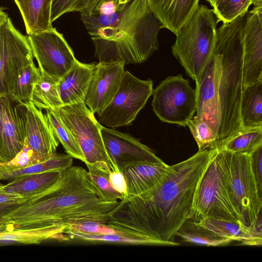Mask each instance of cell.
<instances>
[{"label":"cell","instance_id":"obj_4","mask_svg":"<svg viewBox=\"0 0 262 262\" xmlns=\"http://www.w3.org/2000/svg\"><path fill=\"white\" fill-rule=\"evenodd\" d=\"M248 11L230 23H223L216 29L214 50L221 55L219 87L221 120L214 146L217 149L243 127L239 109L243 91L244 28Z\"/></svg>","mask_w":262,"mask_h":262},{"label":"cell","instance_id":"obj_42","mask_svg":"<svg viewBox=\"0 0 262 262\" xmlns=\"http://www.w3.org/2000/svg\"><path fill=\"white\" fill-rule=\"evenodd\" d=\"M110 180L116 190L123 194L124 198L127 196L126 183L121 172L111 170L110 173Z\"/></svg>","mask_w":262,"mask_h":262},{"label":"cell","instance_id":"obj_47","mask_svg":"<svg viewBox=\"0 0 262 262\" xmlns=\"http://www.w3.org/2000/svg\"><path fill=\"white\" fill-rule=\"evenodd\" d=\"M130 1V0H119L118 4L115 7V9L120 8L121 6L126 4V3Z\"/></svg>","mask_w":262,"mask_h":262},{"label":"cell","instance_id":"obj_43","mask_svg":"<svg viewBox=\"0 0 262 262\" xmlns=\"http://www.w3.org/2000/svg\"><path fill=\"white\" fill-rule=\"evenodd\" d=\"M30 198H24L18 194L2 190L0 185V205L17 204L26 202Z\"/></svg>","mask_w":262,"mask_h":262},{"label":"cell","instance_id":"obj_49","mask_svg":"<svg viewBox=\"0 0 262 262\" xmlns=\"http://www.w3.org/2000/svg\"><path fill=\"white\" fill-rule=\"evenodd\" d=\"M217 1L218 0H206V1L208 2L212 7L214 4V3Z\"/></svg>","mask_w":262,"mask_h":262},{"label":"cell","instance_id":"obj_15","mask_svg":"<svg viewBox=\"0 0 262 262\" xmlns=\"http://www.w3.org/2000/svg\"><path fill=\"white\" fill-rule=\"evenodd\" d=\"M105 148L115 171H121L127 165L142 161H163L139 139L109 127L101 126Z\"/></svg>","mask_w":262,"mask_h":262},{"label":"cell","instance_id":"obj_29","mask_svg":"<svg viewBox=\"0 0 262 262\" xmlns=\"http://www.w3.org/2000/svg\"><path fill=\"white\" fill-rule=\"evenodd\" d=\"M261 145L262 126L243 127L227 139L217 149H224L233 153L250 155Z\"/></svg>","mask_w":262,"mask_h":262},{"label":"cell","instance_id":"obj_34","mask_svg":"<svg viewBox=\"0 0 262 262\" xmlns=\"http://www.w3.org/2000/svg\"><path fill=\"white\" fill-rule=\"evenodd\" d=\"M71 237L90 242H106L134 245L166 246L164 243L149 237L144 236H132L117 231L111 233L101 235L75 234Z\"/></svg>","mask_w":262,"mask_h":262},{"label":"cell","instance_id":"obj_44","mask_svg":"<svg viewBox=\"0 0 262 262\" xmlns=\"http://www.w3.org/2000/svg\"><path fill=\"white\" fill-rule=\"evenodd\" d=\"M8 17V14L4 11V8L0 7V26H1Z\"/></svg>","mask_w":262,"mask_h":262},{"label":"cell","instance_id":"obj_45","mask_svg":"<svg viewBox=\"0 0 262 262\" xmlns=\"http://www.w3.org/2000/svg\"><path fill=\"white\" fill-rule=\"evenodd\" d=\"M118 1H119V0H101L99 8L102 5L106 4L107 3H111V4H113L115 8L118 4Z\"/></svg>","mask_w":262,"mask_h":262},{"label":"cell","instance_id":"obj_41","mask_svg":"<svg viewBox=\"0 0 262 262\" xmlns=\"http://www.w3.org/2000/svg\"><path fill=\"white\" fill-rule=\"evenodd\" d=\"M20 204L0 205V229H14L10 214Z\"/></svg>","mask_w":262,"mask_h":262},{"label":"cell","instance_id":"obj_39","mask_svg":"<svg viewBox=\"0 0 262 262\" xmlns=\"http://www.w3.org/2000/svg\"><path fill=\"white\" fill-rule=\"evenodd\" d=\"M36 163L38 162L34 152L26 139L21 150L11 161L3 163L7 172L22 169Z\"/></svg>","mask_w":262,"mask_h":262},{"label":"cell","instance_id":"obj_17","mask_svg":"<svg viewBox=\"0 0 262 262\" xmlns=\"http://www.w3.org/2000/svg\"><path fill=\"white\" fill-rule=\"evenodd\" d=\"M262 80V9L247 12L244 34L243 89Z\"/></svg>","mask_w":262,"mask_h":262},{"label":"cell","instance_id":"obj_7","mask_svg":"<svg viewBox=\"0 0 262 262\" xmlns=\"http://www.w3.org/2000/svg\"><path fill=\"white\" fill-rule=\"evenodd\" d=\"M212 150L210 161L196 188L190 219L195 222L213 218L243 223L229 196L222 150Z\"/></svg>","mask_w":262,"mask_h":262},{"label":"cell","instance_id":"obj_35","mask_svg":"<svg viewBox=\"0 0 262 262\" xmlns=\"http://www.w3.org/2000/svg\"><path fill=\"white\" fill-rule=\"evenodd\" d=\"M101 0H52L51 21L56 20L63 14L71 12L80 14L91 13L99 8Z\"/></svg>","mask_w":262,"mask_h":262},{"label":"cell","instance_id":"obj_37","mask_svg":"<svg viewBox=\"0 0 262 262\" xmlns=\"http://www.w3.org/2000/svg\"><path fill=\"white\" fill-rule=\"evenodd\" d=\"M197 143L199 150L213 148L217 140V135L205 121L193 117L186 124Z\"/></svg>","mask_w":262,"mask_h":262},{"label":"cell","instance_id":"obj_31","mask_svg":"<svg viewBox=\"0 0 262 262\" xmlns=\"http://www.w3.org/2000/svg\"><path fill=\"white\" fill-rule=\"evenodd\" d=\"M41 74L34 62L20 69L13 82L10 97L18 103L31 101L33 89Z\"/></svg>","mask_w":262,"mask_h":262},{"label":"cell","instance_id":"obj_32","mask_svg":"<svg viewBox=\"0 0 262 262\" xmlns=\"http://www.w3.org/2000/svg\"><path fill=\"white\" fill-rule=\"evenodd\" d=\"M46 114L57 138L67 153L85 163V158L76 139L55 110H46Z\"/></svg>","mask_w":262,"mask_h":262},{"label":"cell","instance_id":"obj_30","mask_svg":"<svg viewBox=\"0 0 262 262\" xmlns=\"http://www.w3.org/2000/svg\"><path fill=\"white\" fill-rule=\"evenodd\" d=\"M73 158L69 154L55 152L49 159L27 167L0 174V180L50 171H62L72 166Z\"/></svg>","mask_w":262,"mask_h":262},{"label":"cell","instance_id":"obj_21","mask_svg":"<svg viewBox=\"0 0 262 262\" xmlns=\"http://www.w3.org/2000/svg\"><path fill=\"white\" fill-rule=\"evenodd\" d=\"M148 6L158 18L162 28L176 35L199 5L200 0H147Z\"/></svg>","mask_w":262,"mask_h":262},{"label":"cell","instance_id":"obj_28","mask_svg":"<svg viewBox=\"0 0 262 262\" xmlns=\"http://www.w3.org/2000/svg\"><path fill=\"white\" fill-rule=\"evenodd\" d=\"M176 236L186 242L206 246H224L233 241L213 233L191 219L184 222Z\"/></svg>","mask_w":262,"mask_h":262},{"label":"cell","instance_id":"obj_25","mask_svg":"<svg viewBox=\"0 0 262 262\" xmlns=\"http://www.w3.org/2000/svg\"><path fill=\"white\" fill-rule=\"evenodd\" d=\"M239 113L243 127L262 126V80L243 89Z\"/></svg>","mask_w":262,"mask_h":262},{"label":"cell","instance_id":"obj_5","mask_svg":"<svg viewBox=\"0 0 262 262\" xmlns=\"http://www.w3.org/2000/svg\"><path fill=\"white\" fill-rule=\"evenodd\" d=\"M219 21L213 9L199 5L176 35L172 53L195 83L212 57Z\"/></svg>","mask_w":262,"mask_h":262},{"label":"cell","instance_id":"obj_9","mask_svg":"<svg viewBox=\"0 0 262 262\" xmlns=\"http://www.w3.org/2000/svg\"><path fill=\"white\" fill-rule=\"evenodd\" d=\"M152 109L162 122L186 126L196 112V93L182 74L167 77L153 90Z\"/></svg>","mask_w":262,"mask_h":262},{"label":"cell","instance_id":"obj_23","mask_svg":"<svg viewBox=\"0 0 262 262\" xmlns=\"http://www.w3.org/2000/svg\"><path fill=\"white\" fill-rule=\"evenodd\" d=\"M62 172L50 171L21 176L6 185H1V188L24 198H31L52 187L61 178Z\"/></svg>","mask_w":262,"mask_h":262},{"label":"cell","instance_id":"obj_38","mask_svg":"<svg viewBox=\"0 0 262 262\" xmlns=\"http://www.w3.org/2000/svg\"><path fill=\"white\" fill-rule=\"evenodd\" d=\"M115 232L105 224L96 221H85L70 225L66 229L64 233L71 237L75 234L101 235Z\"/></svg>","mask_w":262,"mask_h":262},{"label":"cell","instance_id":"obj_40","mask_svg":"<svg viewBox=\"0 0 262 262\" xmlns=\"http://www.w3.org/2000/svg\"><path fill=\"white\" fill-rule=\"evenodd\" d=\"M251 170L259 195L262 197V145L250 154Z\"/></svg>","mask_w":262,"mask_h":262},{"label":"cell","instance_id":"obj_27","mask_svg":"<svg viewBox=\"0 0 262 262\" xmlns=\"http://www.w3.org/2000/svg\"><path fill=\"white\" fill-rule=\"evenodd\" d=\"M59 80L41 74L32 94L31 102L39 110L55 109L63 105L57 82Z\"/></svg>","mask_w":262,"mask_h":262},{"label":"cell","instance_id":"obj_26","mask_svg":"<svg viewBox=\"0 0 262 262\" xmlns=\"http://www.w3.org/2000/svg\"><path fill=\"white\" fill-rule=\"evenodd\" d=\"M55 238L60 241L68 239L54 226L30 229H12L0 232V241L15 242L23 244H38L44 240Z\"/></svg>","mask_w":262,"mask_h":262},{"label":"cell","instance_id":"obj_8","mask_svg":"<svg viewBox=\"0 0 262 262\" xmlns=\"http://www.w3.org/2000/svg\"><path fill=\"white\" fill-rule=\"evenodd\" d=\"M54 110L76 139L85 164H105L114 171L102 140L101 125L85 102L62 105Z\"/></svg>","mask_w":262,"mask_h":262},{"label":"cell","instance_id":"obj_36","mask_svg":"<svg viewBox=\"0 0 262 262\" xmlns=\"http://www.w3.org/2000/svg\"><path fill=\"white\" fill-rule=\"evenodd\" d=\"M252 0H218L213 5V11L219 21L228 23L247 12Z\"/></svg>","mask_w":262,"mask_h":262},{"label":"cell","instance_id":"obj_11","mask_svg":"<svg viewBox=\"0 0 262 262\" xmlns=\"http://www.w3.org/2000/svg\"><path fill=\"white\" fill-rule=\"evenodd\" d=\"M28 38L41 74L59 80L77 61L63 35L56 28L28 34Z\"/></svg>","mask_w":262,"mask_h":262},{"label":"cell","instance_id":"obj_46","mask_svg":"<svg viewBox=\"0 0 262 262\" xmlns=\"http://www.w3.org/2000/svg\"><path fill=\"white\" fill-rule=\"evenodd\" d=\"M252 5L257 9H262V0H252Z\"/></svg>","mask_w":262,"mask_h":262},{"label":"cell","instance_id":"obj_10","mask_svg":"<svg viewBox=\"0 0 262 262\" xmlns=\"http://www.w3.org/2000/svg\"><path fill=\"white\" fill-rule=\"evenodd\" d=\"M153 90L151 79L141 80L124 71L114 98L97 113L98 121L109 128L131 124L152 94Z\"/></svg>","mask_w":262,"mask_h":262},{"label":"cell","instance_id":"obj_19","mask_svg":"<svg viewBox=\"0 0 262 262\" xmlns=\"http://www.w3.org/2000/svg\"><path fill=\"white\" fill-rule=\"evenodd\" d=\"M170 169V166L163 161H142L126 165L121 171L126 183V196L138 195L153 188Z\"/></svg>","mask_w":262,"mask_h":262},{"label":"cell","instance_id":"obj_1","mask_svg":"<svg viewBox=\"0 0 262 262\" xmlns=\"http://www.w3.org/2000/svg\"><path fill=\"white\" fill-rule=\"evenodd\" d=\"M212 149L198 151L170 166L155 187L125 197L107 215L106 225L115 231L149 237L178 246L177 232L191 217L195 191L211 157Z\"/></svg>","mask_w":262,"mask_h":262},{"label":"cell","instance_id":"obj_2","mask_svg":"<svg viewBox=\"0 0 262 262\" xmlns=\"http://www.w3.org/2000/svg\"><path fill=\"white\" fill-rule=\"evenodd\" d=\"M118 202L103 199L88 171L72 166L52 187L21 203L10 217L15 229L54 226L64 233L70 225L82 221L106 224L108 214Z\"/></svg>","mask_w":262,"mask_h":262},{"label":"cell","instance_id":"obj_24","mask_svg":"<svg viewBox=\"0 0 262 262\" xmlns=\"http://www.w3.org/2000/svg\"><path fill=\"white\" fill-rule=\"evenodd\" d=\"M23 17L27 33H38L53 28L52 0H14Z\"/></svg>","mask_w":262,"mask_h":262},{"label":"cell","instance_id":"obj_20","mask_svg":"<svg viewBox=\"0 0 262 262\" xmlns=\"http://www.w3.org/2000/svg\"><path fill=\"white\" fill-rule=\"evenodd\" d=\"M95 65L77 60L58 81V90L63 105L85 102Z\"/></svg>","mask_w":262,"mask_h":262},{"label":"cell","instance_id":"obj_16","mask_svg":"<svg viewBox=\"0 0 262 262\" xmlns=\"http://www.w3.org/2000/svg\"><path fill=\"white\" fill-rule=\"evenodd\" d=\"M120 61L100 62L95 66L85 103L94 114L104 109L117 92L124 72Z\"/></svg>","mask_w":262,"mask_h":262},{"label":"cell","instance_id":"obj_6","mask_svg":"<svg viewBox=\"0 0 262 262\" xmlns=\"http://www.w3.org/2000/svg\"><path fill=\"white\" fill-rule=\"evenodd\" d=\"M222 150L228 192L243 223L261 232L262 197L251 170L250 156Z\"/></svg>","mask_w":262,"mask_h":262},{"label":"cell","instance_id":"obj_14","mask_svg":"<svg viewBox=\"0 0 262 262\" xmlns=\"http://www.w3.org/2000/svg\"><path fill=\"white\" fill-rule=\"evenodd\" d=\"M14 102L8 95H0V163L11 161L25 143V106Z\"/></svg>","mask_w":262,"mask_h":262},{"label":"cell","instance_id":"obj_3","mask_svg":"<svg viewBox=\"0 0 262 262\" xmlns=\"http://www.w3.org/2000/svg\"><path fill=\"white\" fill-rule=\"evenodd\" d=\"M80 18L100 62L141 63L158 49L162 25L147 0H130L112 12L97 9Z\"/></svg>","mask_w":262,"mask_h":262},{"label":"cell","instance_id":"obj_12","mask_svg":"<svg viewBox=\"0 0 262 262\" xmlns=\"http://www.w3.org/2000/svg\"><path fill=\"white\" fill-rule=\"evenodd\" d=\"M33 62L28 36L17 30L8 17L0 26V95L10 96L19 70Z\"/></svg>","mask_w":262,"mask_h":262},{"label":"cell","instance_id":"obj_22","mask_svg":"<svg viewBox=\"0 0 262 262\" xmlns=\"http://www.w3.org/2000/svg\"><path fill=\"white\" fill-rule=\"evenodd\" d=\"M195 222L216 235L240 242L243 245L261 246L262 233L241 222L213 218H205Z\"/></svg>","mask_w":262,"mask_h":262},{"label":"cell","instance_id":"obj_13","mask_svg":"<svg viewBox=\"0 0 262 262\" xmlns=\"http://www.w3.org/2000/svg\"><path fill=\"white\" fill-rule=\"evenodd\" d=\"M221 55L213 50V54L198 82L195 83L196 116L206 122L217 135L221 113L219 95Z\"/></svg>","mask_w":262,"mask_h":262},{"label":"cell","instance_id":"obj_50","mask_svg":"<svg viewBox=\"0 0 262 262\" xmlns=\"http://www.w3.org/2000/svg\"><path fill=\"white\" fill-rule=\"evenodd\" d=\"M7 229H0V232L7 231Z\"/></svg>","mask_w":262,"mask_h":262},{"label":"cell","instance_id":"obj_33","mask_svg":"<svg viewBox=\"0 0 262 262\" xmlns=\"http://www.w3.org/2000/svg\"><path fill=\"white\" fill-rule=\"evenodd\" d=\"M90 179L101 197L107 201H118L124 196L116 190L110 180V167L103 163L86 164Z\"/></svg>","mask_w":262,"mask_h":262},{"label":"cell","instance_id":"obj_18","mask_svg":"<svg viewBox=\"0 0 262 262\" xmlns=\"http://www.w3.org/2000/svg\"><path fill=\"white\" fill-rule=\"evenodd\" d=\"M25 106V135L38 163L45 161L56 152L59 144L47 117L30 101Z\"/></svg>","mask_w":262,"mask_h":262},{"label":"cell","instance_id":"obj_48","mask_svg":"<svg viewBox=\"0 0 262 262\" xmlns=\"http://www.w3.org/2000/svg\"><path fill=\"white\" fill-rule=\"evenodd\" d=\"M7 172V169L3 163H0V174Z\"/></svg>","mask_w":262,"mask_h":262}]
</instances>
